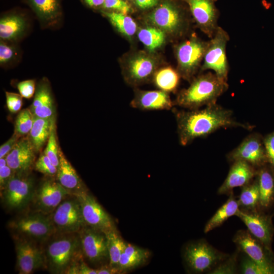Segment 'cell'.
<instances>
[{"label":"cell","mask_w":274,"mask_h":274,"mask_svg":"<svg viewBox=\"0 0 274 274\" xmlns=\"http://www.w3.org/2000/svg\"><path fill=\"white\" fill-rule=\"evenodd\" d=\"M56 132L55 119L53 121L51 130L47 141L46 147L44 151L53 164L58 167L59 164V150Z\"/></svg>","instance_id":"74e56055"},{"label":"cell","mask_w":274,"mask_h":274,"mask_svg":"<svg viewBox=\"0 0 274 274\" xmlns=\"http://www.w3.org/2000/svg\"><path fill=\"white\" fill-rule=\"evenodd\" d=\"M140 41L151 51L160 47L165 39V33L162 30L155 27H146L138 32Z\"/></svg>","instance_id":"836d02e7"},{"label":"cell","mask_w":274,"mask_h":274,"mask_svg":"<svg viewBox=\"0 0 274 274\" xmlns=\"http://www.w3.org/2000/svg\"><path fill=\"white\" fill-rule=\"evenodd\" d=\"M156 67L157 61L153 56L145 52H139L127 60L124 67V77L130 85H140L150 80Z\"/></svg>","instance_id":"2e32d148"},{"label":"cell","mask_w":274,"mask_h":274,"mask_svg":"<svg viewBox=\"0 0 274 274\" xmlns=\"http://www.w3.org/2000/svg\"><path fill=\"white\" fill-rule=\"evenodd\" d=\"M159 0H134L136 5L142 9H150L157 5Z\"/></svg>","instance_id":"681fc988"},{"label":"cell","mask_w":274,"mask_h":274,"mask_svg":"<svg viewBox=\"0 0 274 274\" xmlns=\"http://www.w3.org/2000/svg\"><path fill=\"white\" fill-rule=\"evenodd\" d=\"M231 161H246L253 166L261 164L267 158L266 151L259 136L251 134L227 155Z\"/></svg>","instance_id":"e0dca14e"},{"label":"cell","mask_w":274,"mask_h":274,"mask_svg":"<svg viewBox=\"0 0 274 274\" xmlns=\"http://www.w3.org/2000/svg\"><path fill=\"white\" fill-rule=\"evenodd\" d=\"M264 145L267 158L274 168V132L265 138Z\"/></svg>","instance_id":"7dc6e473"},{"label":"cell","mask_w":274,"mask_h":274,"mask_svg":"<svg viewBox=\"0 0 274 274\" xmlns=\"http://www.w3.org/2000/svg\"><path fill=\"white\" fill-rule=\"evenodd\" d=\"M33 115L30 109L21 110L17 115L15 122L14 133L20 138L29 133L33 124Z\"/></svg>","instance_id":"d590c367"},{"label":"cell","mask_w":274,"mask_h":274,"mask_svg":"<svg viewBox=\"0 0 274 274\" xmlns=\"http://www.w3.org/2000/svg\"><path fill=\"white\" fill-rule=\"evenodd\" d=\"M228 88L227 81L208 72L194 78L190 86L179 93L174 104L190 110L198 109L216 104Z\"/></svg>","instance_id":"7a4b0ae2"},{"label":"cell","mask_w":274,"mask_h":274,"mask_svg":"<svg viewBox=\"0 0 274 274\" xmlns=\"http://www.w3.org/2000/svg\"><path fill=\"white\" fill-rule=\"evenodd\" d=\"M175 105L168 93L160 90L135 91L130 106L142 111L169 110Z\"/></svg>","instance_id":"d6986e66"},{"label":"cell","mask_w":274,"mask_h":274,"mask_svg":"<svg viewBox=\"0 0 274 274\" xmlns=\"http://www.w3.org/2000/svg\"><path fill=\"white\" fill-rule=\"evenodd\" d=\"M40 21L44 25L57 22L61 15V0H26Z\"/></svg>","instance_id":"484cf974"},{"label":"cell","mask_w":274,"mask_h":274,"mask_svg":"<svg viewBox=\"0 0 274 274\" xmlns=\"http://www.w3.org/2000/svg\"><path fill=\"white\" fill-rule=\"evenodd\" d=\"M180 75L171 67L162 68L153 76L154 84L160 90L167 93L175 91L178 86Z\"/></svg>","instance_id":"f546056e"},{"label":"cell","mask_w":274,"mask_h":274,"mask_svg":"<svg viewBox=\"0 0 274 274\" xmlns=\"http://www.w3.org/2000/svg\"><path fill=\"white\" fill-rule=\"evenodd\" d=\"M43 246L46 269L51 273L66 274L75 261L83 258L78 232H55Z\"/></svg>","instance_id":"3957f363"},{"label":"cell","mask_w":274,"mask_h":274,"mask_svg":"<svg viewBox=\"0 0 274 274\" xmlns=\"http://www.w3.org/2000/svg\"><path fill=\"white\" fill-rule=\"evenodd\" d=\"M79 274H97V271L96 269L90 267L82 258L79 262Z\"/></svg>","instance_id":"c3c4849f"},{"label":"cell","mask_w":274,"mask_h":274,"mask_svg":"<svg viewBox=\"0 0 274 274\" xmlns=\"http://www.w3.org/2000/svg\"><path fill=\"white\" fill-rule=\"evenodd\" d=\"M228 256L204 240L187 244L183 252V257L187 266L191 271L197 273H209Z\"/></svg>","instance_id":"ba28073f"},{"label":"cell","mask_w":274,"mask_h":274,"mask_svg":"<svg viewBox=\"0 0 274 274\" xmlns=\"http://www.w3.org/2000/svg\"><path fill=\"white\" fill-rule=\"evenodd\" d=\"M19 94L24 98H30L36 92V83L34 80H27L18 83Z\"/></svg>","instance_id":"ee69618b"},{"label":"cell","mask_w":274,"mask_h":274,"mask_svg":"<svg viewBox=\"0 0 274 274\" xmlns=\"http://www.w3.org/2000/svg\"><path fill=\"white\" fill-rule=\"evenodd\" d=\"M241 209L247 211H254L257 205L259 204V191L258 181L249 183L244 186L237 200Z\"/></svg>","instance_id":"e575fe53"},{"label":"cell","mask_w":274,"mask_h":274,"mask_svg":"<svg viewBox=\"0 0 274 274\" xmlns=\"http://www.w3.org/2000/svg\"><path fill=\"white\" fill-rule=\"evenodd\" d=\"M87 5L92 8L102 7L105 0H82Z\"/></svg>","instance_id":"816d5d0a"},{"label":"cell","mask_w":274,"mask_h":274,"mask_svg":"<svg viewBox=\"0 0 274 274\" xmlns=\"http://www.w3.org/2000/svg\"><path fill=\"white\" fill-rule=\"evenodd\" d=\"M27 28V22L22 15L10 13L0 19L1 40L13 43L21 39Z\"/></svg>","instance_id":"cb8c5ba5"},{"label":"cell","mask_w":274,"mask_h":274,"mask_svg":"<svg viewBox=\"0 0 274 274\" xmlns=\"http://www.w3.org/2000/svg\"><path fill=\"white\" fill-rule=\"evenodd\" d=\"M150 255L149 250L126 243L119 259L120 272L132 270L144 264Z\"/></svg>","instance_id":"4316f807"},{"label":"cell","mask_w":274,"mask_h":274,"mask_svg":"<svg viewBox=\"0 0 274 274\" xmlns=\"http://www.w3.org/2000/svg\"><path fill=\"white\" fill-rule=\"evenodd\" d=\"M111 24L122 34L133 36L136 30V24L133 19L126 14L116 11L103 12Z\"/></svg>","instance_id":"d6a6232c"},{"label":"cell","mask_w":274,"mask_h":274,"mask_svg":"<svg viewBox=\"0 0 274 274\" xmlns=\"http://www.w3.org/2000/svg\"><path fill=\"white\" fill-rule=\"evenodd\" d=\"M34 166L37 171L47 177H56L57 167L53 164L49 157L44 152L36 161Z\"/></svg>","instance_id":"ab89813d"},{"label":"cell","mask_w":274,"mask_h":274,"mask_svg":"<svg viewBox=\"0 0 274 274\" xmlns=\"http://www.w3.org/2000/svg\"><path fill=\"white\" fill-rule=\"evenodd\" d=\"M106 235L110 258L109 266L118 273H121L119 269V261L126 243L121 238L117 230L108 232L106 233Z\"/></svg>","instance_id":"4dcf8cb0"},{"label":"cell","mask_w":274,"mask_h":274,"mask_svg":"<svg viewBox=\"0 0 274 274\" xmlns=\"http://www.w3.org/2000/svg\"><path fill=\"white\" fill-rule=\"evenodd\" d=\"M55 232L77 233L85 224L75 195H68L50 215Z\"/></svg>","instance_id":"30bf717a"},{"label":"cell","mask_w":274,"mask_h":274,"mask_svg":"<svg viewBox=\"0 0 274 274\" xmlns=\"http://www.w3.org/2000/svg\"><path fill=\"white\" fill-rule=\"evenodd\" d=\"M208 43L193 34L177 46L178 71L184 79L191 81L200 69Z\"/></svg>","instance_id":"8992f818"},{"label":"cell","mask_w":274,"mask_h":274,"mask_svg":"<svg viewBox=\"0 0 274 274\" xmlns=\"http://www.w3.org/2000/svg\"><path fill=\"white\" fill-rule=\"evenodd\" d=\"M102 7L126 15L131 9L130 6L123 0H105Z\"/></svg>","instance_id":"7bdbcfd3"},{"label":"cell","mask_w":274,"mask_h":274,"mask_svg":"<svg viewBox=\"0 0 274 274\" xmlns=\"http://www.w3.org/2000/svg\"><path fill=\"white\" fill-rule=\"evenodd\" d=\"M35 189L34 182L28 174H16L1 190L2 203L9 211H24L28 207Z\"/></svg>","instance_id":"8fae6325"},{"label":"cell","mask_w":274,"mask_h":274,"mask_svg":"<svg viewBox=\"0 0 274 274\" xmlns=\"http://www.w3.org/2000/svg\"><path fill=\"white\" fill-rule=\"evenodd\" d=\"M16 268L20 274H30L46 268L43 245L25 238H14Z\"/></svg>","instance_id":"4fadbf2b"},{"label":"cell","mask_w":274,"mask_h":274,"mask_svg":"<svg viewBox=\"0 0 274 274\" xmlns=\"http://www.w3.org/2000/svg\"><path fill=\"white\" fill-rule=\"evenodd\" d=\"M57 181L70 194L77 195L87 191L77 172L62 152L59 150V164L56 176Z\"/></svg>","instance_id":"603a6c76"},{"label":"cell","mask_w":274,"mask_h":274,"mask_svg":"<svg viewBox=\"0 0 274 274\" xmlns=\"http://www.w3.org/2000/svg\"><path fill=\"white\" fill-rule=\"evenodd\" d=\"M36 153L28 136H23L7 155V165L17 175H28L35 165Z\"/></svg>","instance_id":"ac0fdd59"},{"label":"cell","mask_w":274,"mask_h":274,"mask_svg":"<svg viewBox=\"0 0 274 274\" xmlns=\"http://www.w3.org/2000/svg\"><path fill=\"white\" fill-rule=\"evenodd\" d=\"M69 194L56 179L49 177L35 187L28 208L35 211L50 215Z\"/></svg>","instance_id":"7c38bea8"},{"label":"cell","mask_w":274,"mask_h":274,"mask_svg":"<svg viewBox=\"0 0 274 274\" xmlns=\"http://www.w3.org/2000/svg\"><path fill=\"white\" fill-rule=\"evenodd\" d=\"M97 274H113L118 273L117 271L112 268L109 265H104L96 269Z\"/></svg>","instance_id":"f907efd6"},{"label":"cell","mask_w":274,"mask_h":274,"mask_svg":"<svg viewBox=\"0 0 274 274\" xmlns=\"http://www.w3.org/2000/svg\"><path fill=\"white\" fill-rule=\"evenodd\" d=\"M232 240L239 250L256 262L265 266L274 265L265 252L263 244L248 230L237 231Z\"/></svg>","instance_id":"7402d4cb"},{"label":"cell","mask_w":274,"mask_h":274,"mask_svg":"<svg viewBox=\"0 0 274 274\" xmlns=\"http://www.w3.org/2000/svg\"><path fill=\"white\" fill-rule=\"evenodd\" d=\"M154 26L174 36L180 37L187 31L189 22L180 5L167 0L159 5L147 17Z\"/></svg>","instance_id":"5b68a950"},{"label":"cell","mask_w":274,"mask_h":274,"mask_svg":"<svg viewBox=\"0 0 274 274\" xmlns=\"http://www.w3.org/2000/svg\"><path fill=\"white\" fill-rule=\"evenodd\" d=\"M5 94L7 107L9 111L12 113L19 112L22 106L23 97L20 94L8 91Z\"/></svg>","instance_id":"b9f144b4"},{"label":"cell","mask_w":274,"mask_h":274,"mask_svg":"<svg viewBox=\"0 0 274 274\" xmlns=\"http://www.w3.org/2000/svg\"><path fill=\"white\" fill-rule=\"evenodd\" d=\"M55 116L42 118L33 116L32 128L28 134L36 152L40 151L49 139Z\"/></svg>","instance_id":"83f0119b"},{"label":"cell","mask_w":274,"mask_h":274,"mask_svg":"<svg viewBox=\"0 0 274 274\" xmlns=\"http://www.w3.org/2000/svg\"><path fill=\"white\" fill-rule=\"evenodd\" d=\"M179 141L186 146L194 140L206 136L222 128L242 127L252 129V126L238 122L230 110L217 103L202 109L174 111Z\"/></svg>","instance_id":"6da1fadb"},{"label":"cell","mask_w":274,"mask_h":274,"mask_svg":"<svg viewBox=\"0 0 274 274\" xmlns=\"http://www.w3.org/2000/svg\"><path fill=\"white\" fill-rule=\"evenodd\" d=\"M259 191V204L267 207L274 195V179L271 173L266 169H262L258 173Z\"/></svg>","instance_id":"1f68e13d"},{"label":"cell","mask_w":274,"mask_h":274,"mask_svg":"<svg viewBox=\"0 0 274 274\" xmlns=\"http://www.w3.org/2000/svg\"><path fill=\"white\" fill-rule=\"evenodd\" d=\"M16 175L15 172L8 165L0 167V187L3 190Z\"/></svg>","instance_id":"bcb514c9"},{"label":"cell","mask_w":274,"mask_h":274,"mask_svg":"<svg viewBox=\"0 0 274 274\" xmlns=\"http://www.w3.org/2000/svg\"><path fill=\"white\" fill-rule=\"evenodd\" d=\"M230 37L226 31L219 26L208 46L200 69L201 72L211 70L220 79L227 82L229 63L226 46Z\"/></svg>","instance_id":"9c48e42d"},{"label":"cell","mask_w":274,"mask_h":274,"mask_svg":"<svg viewBox=\"0 0 274 274\" xmlns=\"http://www.w3.org/2000/svg\"><path fill=\"white\" fill-rule=\"evenodd\" d=\"M84 260L92 268L109 265L110 258L106 233L88 226L78 232Z\"/></svg>","instance_id":"52a82bcc"},{"label":"cell","mask_w":274,"mask_h":274,"mask_svg":"<svg viewBox=\"0 0 274 274\" xmlns=\"http://www.w3.org/2000/svg\"><path fill=\"white\" fill-rule=\"evenodd\" d=\"M241 272L244 274H273L274 265H263L246 255L241 262Z\"/></svg>","instance_id":"8d00e7d4"},{"label":"cell","mask_w":274,"mask_h":274,"mask_svg":"<svg viewBox=\"0 0 274 274\" xmlns=\"http://www.w3.org/2000/svg\"><path fill=\"white\" fill-rule=\"evenodd\" d=\"M239 210V205L233 192L230 193L228 199L217 211L207 223L204 232L208 233L221 226L230 217L235 216Z\"/></svg>","instance_id":"f1b7e54d"},{"label":"cell","mask_w":274,"mask_h":274,"mask_svg":"<svg viewBox=\"0 0 274 274\" xmlns=\"http://www.w3.org/2000/svg\"><path fill=\"white\" fill-rule=\"evenodd\" d=\"M21 138L14 132L12 136L0 147V158L6 157Z\"/></svg>","instance_id":"f6af8a7d"},{"label":"cell","mask_w":274,"mask_h":274,"mask_svg":"<svg viewBox=\"0 0 274 274\" xmlns=\"http://www.w3.org/2000/svg\"><path fill=\"white\" fill-rule=\"evenodd\" d=\"M237 253L228 256L218 264L209 273L234 274L237 273Z\"/></svg>","instance_id":"f35d334b"},{"label":"cell","mask_w":274,"mask_h":274,"mask_svg":"<svg viewBox=\"0 0 274 274\" xmlns=\"http://www.w3.org/2000/svg\"><path fill=\"white\" fill-rule=\"evenodd\" d=\"M17 55V49L12 43L1 40L0 64L1 65L10 64L16 59Z\"/></svg>","instance_id":"60d3db41"},{"label":"cell","mask_w":274,"mask_h":274,"mask_svg":"<svg viewBox=\"0 0 274 274\" xmlns=\"http://www.w3.org/2000/svg\"><path fill=\"white\" fill-rule=\"evenodd\" d=\"M188 10L197 27L210 39L215 35L219 27V11L217 8L218 0H181Z\"/></svg>","instance_id":"9a60e30c"},{"label":"cell","mask_w":274,"mask_h":274,"mask_svg":"<svg viewBox=\"0 0 274 274\" xmlns=\"http://www.w3.org/2000/svg\"><path fill=\"white\" fill-rule=\"evenodd\" d=\"M233 162L226 179L218 189L219 194H230L233 188L247 185L256 174L254 166L246 161Z\"/></svg>","instance_id":"44dd1931"},{"label":"cell","mask_w":274,"mask_h":274,"mask_svg":"<svg viewBox=\"0 0 274 274\" xmlns=\"http://www.w3.org/2000/svg\"><path fill=\"white\" fill-rule=\"evenodd\" d=\"M235 216L246 225L248 230L264 246L268 248L272 239V229L268 219L256 211L239 209Z\"/></svg>","instance_id":"ffe728a7"},{"label":"cell","mask_w":274,"mask_h":274,"mask_svg":"<svg viewBox=\"0 0 274 274\" xmlns=\"http://www.w3.org/2000/svg\"><path fill=\"white\" fill-rule=\"evenodd\" d=\"M30 110L34 117L51 118L55 116V107L50 85L47 80L38 85Z\"/></svg>","instance_id":"d4e9b609"},{"label":"cell","mask_w":274,"mask_h":274,"mask_svg":"<svg viewBox=\"0 0 274 274\" xmlns=\"http://www.w3.org/2000/svg\"><path fill=\"white\" fill-rule=\"evenodd\" d=\"M7 165L6 157L0 158V167H2Z\"/></svg>","instance_id":"f5cc1de1"},{"label":"cell","mask_w":274,"mask_h":274,"mask_svg":"<svg viewBox=\"0 0 274 274\" xmlns=\"http://www.w3.org/2000/svg\"><path fill=\"white\" fill-rule=\"evenodd\" d=\"M10 220L7 227L13 238H25L43 245L55 230L50 215L29 209Z\"/></svg>","instance_id":"277c9868"},{"label":"cell","mask_w":274,"mask_h":274,"mask_svg":"<svg viewBox=\"0 0 274 274\" xmlns=\"http://www.w3.org/2000/svg\"><path fill=\"white\" fill-rule=\"evenodd\" d=\"M75 195L80 203L85 225L105 233L117 230L111 216L88 191Z\"/></svg>","instance_id":"5bb4252c"}]
</instances>
